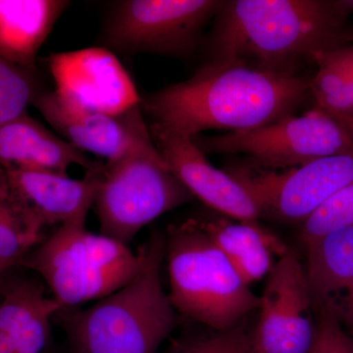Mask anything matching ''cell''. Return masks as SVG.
Masks as SVG:
<instances>
[{
    "label": "cell",
    "instance_id": "obj_1",
    "mask_svg": "<svg viewBox=\"0 0 353 353\" xmlns=\"http://www.w3.org/2000/svg\"><path fill=\"white\" fill-rule=\"evenodd\" d=\"M310 80L241 62H213L192 78L141 97L152 126L190 138L208 130L248 131L294 115Z\"/></svg>",
    "mask_w": 353,
    "mask_h": 353
},
{
    "label": "cell",
    "instance_id": "obj_2",
    "mask_svg": "<svg viewBox=\"0 0 353 353\" xmlns=\"http://www.w3.org/2000/svg\"><path fill=\"white\" fill-rule=\"evenodd\" d=\"M350 14L341 0L224 1L209 41L212 61L296 73L301 60L347 46Z\"/></svg>",
    "mask_w": 353,
    "mask_h": 353
},
{
    "label": "cell",
    "instance_id": "obj_3",
    "mask_svg": "<svg viewBox=\"0 0 353 353\" xmlns=\"http://www.w3.org/2000/svg\"><path fill=\"white\" fill-rule=\"evenodd\" d=\"M145 245V266L129 284L90 307L55 315L70 353H157L175 330L179 314L161 281L164 234L153 232Z\"/></svg>",
    "mask_w": 353,
    "mask_h": 353
},
{
    "label": "cell",
    "instance_id": "obj_4",
    "mask_svg": "<svg viewBox=\"0 0 353 353\" xmlns=\"http://www.w3.org/2000/svg\"><path fill=\"white\" fill-rule=\"evenodd\" d=\"M169 297L178 314L213 331L233 328L260 299L203 231L197 219L171 225L164 234Z\"/></svg>",
    "mask_w": 353,
    "mask_h": 353
},
{
    "label": "cell",
    "instance_id": "obj_5",
    "mask_svg": "<svg viewBox=\"0 0 353 353\" xmlns=\"http://www.w3.org/2000/svg\"><path fill=\"white\" fill-rule=\"evenodd\" d=\"M85 221L58 227L21 263L41 276L61 310L110 296L136 278L145 264V245L134 253L119 241L88 231Z\"/></svg>",
    "mask_w": 353,
    "mask_h": 353
},
{
    "label": "cell",
    "instance_id": "obj_6",
    "mask_svg": "<svg viewBox=\"0 0 353 353\" xmlns=\"http://www.w3.org/2000/svg\"><path fill=\"white\" fill-rule=\"evenodd\" d=\"M192 199L157 150L104 163L94 205L101 234L129 245L152 221Z\"/></svg>",
    "mask_w": 353,
    "mask_h": 353
},
{
    "label": "cell",
    "instance_id": "obj_7",
    "mask_svg": "<svg viewBox=\"0 0 353 353\" xmlns=\"http://www.w3.org/2000/svg\"><path fill=\"white\" fill-rule=\"evenodd\" d=\"M224 1L121 0L111 3L101 44L117 55L188 57L203 39V30Z\"/></svg>",
    "mask_w": 353,
    "mask_h": 353
},
{
    "label": "cell",
    "instance_id": "obj_8",
    "mask_svg": "<svg viewBox=\"0 0 353 353\" xmlns=\"http://www.w3.org/2000/svg\"><path fill=\"white\" fill-rule=\"evenodd\" d=\"M192 139L205 154L243 153L250 167L268 170L353 153V139L345 128L317 108L248 131Z\"/></svg>",
    "mask_w": 353,
    "mask_h": 353
},
{
    "label": "cell",
    "instance_id": "obj_9",
    "mask_svg": "<svg viewBox=\"0 0 353 353\" xmlns=\"http://www.w3.org/2000/svg\"><path fill=\"white\" fill-rule=\"evenodd\" d=\"M259 299L254 353H308L316 319L305 267L294 250L275 262Z\"/></svg>",
    "mask_w": 353,
    "mask_h": 353
},
{
    "label": "cell",
    "instance_id": "obj_10",
    "mask_svg": "<svg viewBox=\"0 0 353 353\" xmlns=\"http://www.w3.org/2000/svg\"><path fill=\"white\" fill-rule=\"evenodd\" d=\"M234 176L256 202L261 216L303 223L336 192L353 183V153L320 158L283 174L253 175L248 169L240 168Z\"/></svg>",
    "mask_w": 353,
    "mask_h": 353
},
{
    "label": "cell",
    "instance_id": "obj_11",
    "mask_svg": "<svg viewBox=\"0 0 353 353\" xmlns=\"http://www.w3.org/2000/svg\"><path fill=\"white\" fill-rule=\"evenodd\" d=\"M32 106L60 137L81 152L104 158L106 163L134 153L157 152L141 105L111 115L81 108L55 90H41Z\"/></svg>",
    "mask_w": 353,
    "mask_h": 353
},
{
    "label": "cell",
    "instance_id": "obj_12",
    "mask_svg": "<svg viewBox=\"0 0 353 353\" xmlns=\"http://www.w3.org/2000/svg\"><path fill=\"white\" fill-rule=\"evenodd\" d=\"M48 66L55 92L81 108L120 115L141 105L131 76L108 48L51 53Z\"/></svg>",
    "mask_w": 353,
    "mask_h": 353
},
{
    "label": "cell",
    "instance_id": "obj_13",
    "mask_svg": "<svg viewBox=\"0 0 353 353\" xmlns=\"http://www.w3.org/2000/svg\"><path fill=\"white\" fill-rule=\"evenodd\" d=\"M150 132L160 157L194 197L234 220L253 222L261 216L243 183L215 168L192 138L152 125Z\"/></svg>",
    "mask_w": 353,
    "mask_h": 353
},
{
    "label": "cell",
    "instance_id": "obj_14",
    "mask_svg": "<svg viewBox=\"0 0 353 353\" xmlns=\"http://www.w3.org/2000/svg\"><path fill=\"white\" fill-rule=\"evenodd\" d=\"M103 170L102 163L87 171L83 179L22 169L4 170V173L14 199L44 228L87 219Z\"/></svg>",
    "mask_w": 353,
    "mask_h": 353
},
{
    "label": "cell",
    "instance_id": "obj_15",
    "mask_svg": "<svg viewBox=\"0 0 353 353\" xmlns=\"http://www.w3.org/2000/svg\"><path fill=\"white\" fill-rule=\"evenodd\" d=\"M314 312L343 323L353 315V225L304 243Z\"/></svg>",
    "mask_w": 353,
    "mask_h": 353
},
{
    "label": "cell",
    "instance_id": "obj_16",
    "mask_svg": "<svg viewBox=\"0 0 353 353\" xmlns=\"http://www.w3.org/2000/svg\"><path fill=\"white\" fill-rule=\"evenodd\" d=\"M101 164L28 113L0 125V168L4 170L22 169L68 175L67 171L73 165L90 171Z\"/></svg>",
    "mask_w": 353,
    "mask_h": 353
},
{
    "label": "cell",
    "instance_id": "obj_17",
    "mask_svg": "<svg viewBox=\"0 0 353 353\" xmlns=\"http://www.w3.org/2000/svg\"><path fill=\"white\" fill-rule=\"evenodd\" d=\"M67 0H0V57L38 73L37 58Z\"/></svg>",
    "mask_w": 353,
    "mask_h": 353
},
{
    "label": "cell",
    "instance_id": "obj_18",
    "mask_svg": "<svg viewBox=\"0 0 353 353\" xmlns=\"http://www.w3.org/2000/svg\"><path fill=\"white\" fill-rule=\"evenodd\" d=\"M60 310L38 283L18 279L0 285V330L12 341L16 353H43L51 319Z\"/></svg>",
    "mask_w": 353,
    "mask_h": 353
},
{
    "label": "cell",
    "instance_id": "obj_19",
    "mask_svg": "<svg viewBox=\"0 0 353 353\" xmlns=\"http://www.w3.org/2000/svg\"><path fill=\"white\" fill-rule=\"evenodd\" d=\"M203 231L233 265L246 285L267 277L279 259L290 248L276 234L257 221H233L228 218L199 220Z\"/></svg>",
    "mask_w": 353,
    "mask_h": 353
},
{
    "label": "cell",
    "instance_id": "obj_20",
    "mask_svg": "<svg viewBox=\"0 0 353 353\" xmlns=\"http://www.w3.org/2000/svg\"><path fill=\"white\" fill-rule=\"evenodd\" d=\"M43 226L14 199L10 189H0V266L11 269L43 240Z\"/></svg>",
    "mask_w": 353,
    "mask_h": 353
},
{
    "label": "cell",
    "instance_id": "obj_21",
    "mask_svg": "<svg viewBox=\"0 0 353 353\" xmlns=\"http://www.w3.org/2000/svg\"><path fill=\"white\" fill-rule=\"evenodd\" d=\"M316 75L310 80V94L316 108L329 115H353V97L347 79L327 53L316 55Z\"/></svg>",
    "mask_w": 353,
    "mask_h": 353
},
{
    "label": "cell",
    "instance_id": "obj_22",
    "mask_svg": "<svg viewBox=\"0 0 353 353\" xmlns=\"http://www.w3.org/2000/svg\"><path fill=\"white\" fill-rule=\"evenodd\" d=\"M41 90L38 73L0 57V125L28 113Z\"/></svg>",
    "mask_w": 353,
    "mask_h": 353
},
{
    "label": "cell",
    "instance_id": "obj_23",
    "mask_svg": "<svg viewBox=\"0 0 353 353\" xmlns=\"http://www.w3.org/2000/svg\"><path fill=\"white\" fill-rule=\"evenodd\" d=\"M246 317L225 331L183 336L171 341L164 353H254L253 331Z\"/></svg>",
    "mask_w": 353,
    "mask_h": 353
},
{
    "label": "cell",
    "instance_id": "obj_24",
    "mask_svg": "<svg viewBox=\"0 0 353 353\" xmlns=\"http://www.w3.org/2000/svg\"><path fill=\"white\" fill-rule=\"evenodd\" d=\"M353 225V183L341 189L303 223V243Z\"/></svg>",
    "mask_w": 353,
    "mask_h": 353
},
{
    "label": "cell",
    "instance_id": "obj_25",
    "mask_svg": "<svg viewBox=\"0 0 353 353\" xmlns=\"http://www.w3.org/2000/svg\"><path fill=\"white\" fill-rule=\"evenodd\" d=\"M316 331L308 353H353V338L334 316L314 312Z\"/></svg>",
    "mask_w": 353,
    "mask_h": 353
},
{
    "label": "cell",
    "instance_id": "obj_26",
    "mask_svg": "<svg viewBox=\"0 0 353 353\" xmlns=\"http://www.w3.org/2000/svg\"><path fill=\"white\" fill-rule=\"evenodd\" d=\"M327 54L343 72L352 90L353 97V46L327 52Z\"/></svg>",
    "mask_w": 353,
    "mask_h": 353
},
{
    "label": "cell",
    "instance_id": "obj_27",
    "mask_svg": "<svg viewBox=\"0 0 353 353\" xmlns=\"http://www.w3.org/2000/svg\"><path fill=\"white\" fill-rule=\"evenodd\" d=\"M332 117L345 128L350 138L353 139V115H333Z\"/></svg>",
    "mask_w": 353,
    "mask_h": 353
},
{
    "label": "cell",
    "instance_id": "obj_28",
    "mask_svg": "<svg viewBox=\"0 0 353 353\" xmlns=\"http://www.w3.org/2000/svg\"><path fill=\"white\" fill-rule=\"evenodd\" d=\"M0 353H16L12 341L0 330Z\"/></svg>",
    "mask_w": 353,
    "mask_h": 353
},
{
    "label": "cell",
    "instance_id": "obj_29",
    "mask_svg": "<svg viewBox=\"0 0 353 353\" xmlns=\"http://www.w3.org/2000/svg\"><path fill=\"white\" fill-rule=\"evenodd\" d=\"M341 325H343V327L345 329V331H347V333L350 334V336H352L353 338V315L352 317L347 318L345 321L341 323Z\"/></svg>",
    "mask_w": 353,
    "mask_h": 353
},
{
    "label": "cell",
    "instance_id": "obj_30",
    "mask_svg": "<svg viewBox=\"0 0 353 353\" xmlns=\"http://www.w3.org/2000/svg\"><path fill=\"white\" fill-rule=\"evenodd\" d=\"M341 2L350 13L353 12V0H341Z\"/></svg>",
    "mask_w": 353,
    "mask_h": 353
},
{
    "label": "cell",
    "instance_id": "obj_31",
    "mask_svg": "<svg viewBox=\"0 0 353 353\" xmlns=\"http://www.w3.org/2000/svg\"><path fill=\"white\" fill-rule=\"evenodd\" d=\"M4 182V173L3 169L0 168V185Z\"/></svg>",
    "mask_w": 353,
    "mask_h": 353
},
{
    "label": "cell",
    "instance_id": "obj_32",
    "mask_svg": "<svg viewBox=\"0 0 353 353\" xmlns=\"http://www.w3.org/2000/svg\"><path fill=\"white\" fill-rule=\"evenodd\" d=\"M8 271V269L4 268V267L0 266V273H3V272Z\"/></svg>",
    "mask_w": 353,
    "mask_h": 353
},
{
    "label": "cell",
    "instance_id": "obj_33",
    "mask_svg": "<svg viewBox=\"0 0 353 353\" xmlns=\"http://www.w3.org/2000/svg\"><path fill=\"white\" fill-rule=\"evenodd\" d=\"M0 274H1V273H0Z\"/></svg>",
    "mask_w": 353,
    "mask_h": 353
}]
</instances>
